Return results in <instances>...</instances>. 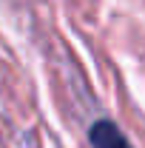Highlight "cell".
<instances>
[{
	"instance_id": "obj_1",
	"label": "cell",
	"mask_w": 145,
	"mask_h": 148,
	"mask_svg": "<svg viewBox=\"0 0 145 148\" xmlns=\"http://www.w3.org/2000/svg\"><path fill=\"white\" fill-rule=\"evenodd\" d=\"M88 143L91 148H134L114 120H97L88 128Z\"/></svg>"
}]
</instances>
